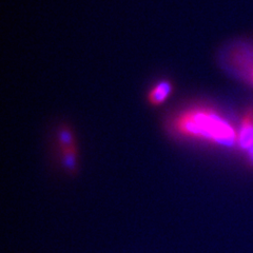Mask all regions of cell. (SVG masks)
<instances>
[{
  "instance_id": "1",
  "label": "cell",
  "mask_w": 253,
  "mask_h": 253,
  "mask_svg": "<svg viewBox=\"0 0 253 253\" xmlns=\"http://www.w3.org/2000/svg\"><path fill=\"white\" fill-rule=\"evenodd\" d=\"M174 129L180 135L209 140L230 147L237 142V131L225 118L209 109L186 111L174 121Z\"/></svg>"
},
{
  "instance_id": "2",
  "label": "cell",
  "mask_w": 253,
  "mask_h": 253,
  "mask_svg": "<svg viewBox=\"0 0 253 253\" xmlns=\"http://www.w3.org/2000/svg\"><path fill=\"white\" fill-rule=\"evenodd\" d=\"M237 144L243 149L253 148V109L248 110L243 117L240 130L237 131Z\"/></svg>"
},
{
  "instance_id": "3",
  "label": "cell",
  "mask_w": 253,
  "mask_h": 253,
  "mask_svg": "<svg viewBox=\"0 0 253 253\" xmlns=\"http://www.w3.org/2000/svg\"><path fill=\"white\" fill-rule=\"evenodd\" d=\"M171 92V85L169 83H161L152 89L149 94V100L153 105H160L168 98Z\"/></svg>"
},
{
  "instance_id": "4",
  "label": "cell",
  "mask_w": 253,
  "mask_h": 253,
  "mask_svg": "<svg viewBox=\"0 0 253 253\" xmlns=\"http://www.w3.org/2000/svg\"><path fill=\"white\" fill-rule=\"evenodd\" d=\"M62 163L67 169L72 170L76 166V152L73 146L65 147L62 152Z\"/></svg>"
},
{
  "instance_id": "5",
  "label": "cell",
  "mask_w": 253,
  "mask_h": 253,
  "mask_svg": "<svg viewBox=\"0 0 253 253\" xmlns=\"http://www.w3.org/2000/svg\"><path fill=\"white\" fill-rule=\"evenodd\" d=\"M72 136H71V134L68 131H63L60 134V141L61 144L65 146V147H70L72 146Z\"/></svg>"
},
{
  "instance_id": "6",
  "label": "cell",
  "mask_w": 253,
  "mask_h": 253,
  "mask_svg": "<svg viewBox=\"0 0 253 253\" xmlns=\"http://www.w3.org/2000/svg\"><path fill=\"white\" fill-rule=\"evenodd\" d=\"M250 155H251V160L253 161V148L250 150Z\"/></svg>"
},
{
  "instance_id": "7",
  "label": "cell",
  "mask_w": 253,
  "mask_h": 253,
  "mask_svg": "<svg viewBox=\"0 0 253 253\" xmlns=\"http://www.w3.org/2000/svg\"><path fill=\"white\" fill-rule=\"evenodd\" d=\"M251 79H252V83H253V67H252V70H251Z\"/></svg>"
}]
</instances>
